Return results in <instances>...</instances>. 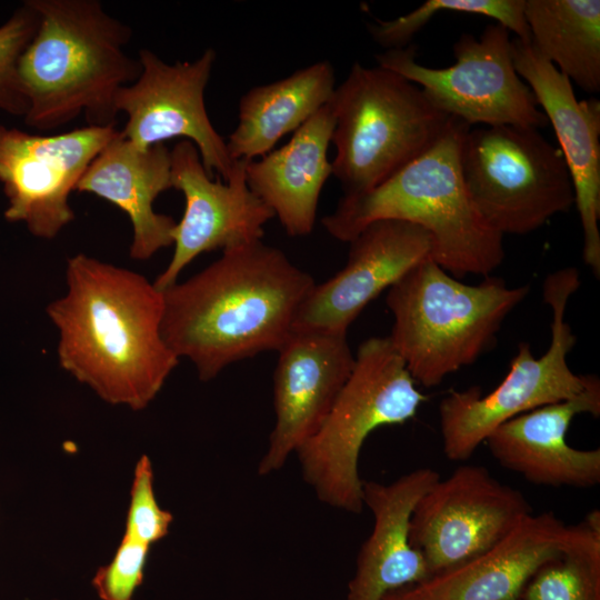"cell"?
Here are the masks:
<instances>
[{
	"label": "cell",
	"mask_w": 600,
	"mask_h": 600,
	"mask_svg": "<svg viewBox=\"0 0 600 600\" xmlns=\"http://www.w3.org/2000/svg\"><path fill=\"white\" fill-rule=\"evenodd\" d=\"M66 281L47 308L60 367L111 404L146 408L179 362L162 334V291L83 253L68 259Z\"/></svg>",
	"instance_id": "cell-1"
},
{
	"label": "cell",
	"mask_w": 600,
	"mask_h": 600,
	"mask_svg": "<svg viewBox=\"0 0 600 600\" xmlns=\"http://www.w3.org/2000/svg\"><path fill=\"white\" fill-rule=\"evenodd\" d=\"M313 278L262 240L222 251L183 282L162 291V334L200 380L229 364L282 346Z\"/></svg>",
	"instance_id": "cell-2"
},
{
	"label": "cell",
	"mask_w": 600,
	"mask_h": 600,
	"mask_svg": "<svg viewBox=\"0 0 600 600\" xmlns=\"http://www.w3.org/2000/svg\"><path fill=\"white\" fill-rule=\"evenodd\" d=\"M39 24L19 62L29 128L53 130L83 114L87 126H116L119 90L141 72L129 57V26L98 0H29Z\"/></svg>",
	"instance_id": "cell-3"
},
{
	"label": "cell",
	"mask_w": 600,
	"mask_h": 600,
	"mask_svg": "<svg viewBox=\"0 0 600 600\" xmlns=\"http://www.w3.org/2000/svg\"><path fill=\"white\" fill-rule=\"evenodd\" d=\"M469 128L453 118L429 150L383 183L343 196L322 218L326 231L349 242L373 221H407L431 234V259L451 276L488 277L503 261V236L481 217L463 183L460 146Z\"/></svg>",
	"instance_id": "cell-4"
},
{
	"label": "cell",
	"mask_w": 600,
	"mask_h": 600,
	"mask_svg": "<svg viewBox=\"0 0 600 600\" xmlns=\"http://www.w3.org/2000/svg\"><path fill=\"white\" fill-rule=\"evenodd\" d=\"M528 292L529 286L511 288L490 276L466 284L430 258L389 289L386 302L394 321L388 338L414 382L434 387L493 344Z\"/></svg>",
	"instance_id": "cell-5"
},
{
	"label": "cell",
	"mask_w": 600,
	"mask_h": 600,
	"mask_svg": "<svg viewBox=\"0 0 600 600\" xmlns=\"http://www.w3.org/2000/svg\"><path fill=\"white\" fill-rule=\"evenodd\" d=\"M330 104L336 147L332 174L343 196L383 183L429 150L453 119L434 108L413 82L359 62L336 87Z\"/></svg>",
	"instance_id": "cell-6"
},
{
	"label": "cell",
	"mask_w": 600,
	"mask_h": 600,
	"mask_svg": "<svg viewBox=\"0 0 600 600\" xmlns=\"http://www.w3.org/2000/svg\"><path fill=\"white\" fill-rule=\"evenodd\" d=\"M426 399L388 337L363 341L324 421L294 452L318 499L360 513L363 480L358 463L366 439L380 427L406 423Z\"/></svg>",
	"instance_id": "cell-7"
},
{
	"label": "cell",
	"mask_w": 600,
	"mask_h": 600,
	"mask_svg": "<svg viewBox=\"0 0 600 600\" xmlns=\"http://www.w3.org/2000/svg\"><path fill=\"white\" fill-rule=\"evenodd\" d=\"M460 169L471 202L502 236L532 232L574 204L559 148L534 128H469L461 140Z\"/></svg>",
	"instance_id": "cell-8"
},
{
	"label": "cell",
	"mask_w": 600,
	"mask_h": 600,
	"mask_svg": "<svg viewBox=\"0 0 600 600\" xmlns=\"http://www.w3.org/2000/svg\"><path fill=\"white\" fill-rule=\"evenodd\" d=\"M579 271L566 268L550 273L543 282V301L552 310L551 341L536 358L529 343L521 342L508 374L492 391L480 388L451 391L439 406L444 456L452 461L468 460L489 434L503 422L536 408L579 394L587 376L576 374L567 357L577 338L564 320L570 297L579 289Z\"/></svg>",
	"instance_id": "cell-9"
},
{
	"label": "cell",
	"mask_w": 600,
	"mask_h": 600,
	"mask_svg": "<svg viewBox=\"0 0 600 600\" xmlns=\"http://www.w3.org/2000/svg\"><path fill=\"white\" fill-rule=\"evenodd\" d=\"M511 40L507 28L490 23L479 38L460 36L453 44L456 63L447 68L420 64L413 46L386 50L376 60L417 84L439 111L470 127H546V114L514 68Z\"/></svg>",
	"instance_id": "cell-10"
},
{
	"label": "cell",
	"mask_w": 600,
	"mask_h": 600,
	"mask_svg": "<svg viewBox=\"0 0 600 600\" xmlns=\"http://www.w3.org/2000/svg\"><path fill=\"white\" fill-rule=\"evenodd\" d=\"M531 513L519 490L482 466L462 464L440 478L416 504L410 543L432 577L489 549Z\"/></svg>",
	"instance_id": "cell-11"
},
{
	"label": "cell",
	"mask_w": 600,
	"mask_h": 600,
	"mask_svg": "<svg viewBox=\"0 0 600 600\" xmlns=\"http://www.w3.org/2000/svg\"><path fill=\"white\" fill-rule=\"evenodd\" d=\"M116 126H86L40 136L0 124V183L4 218L53 239L74 220L69 197L91 161L118 133Z\"/></svg>",
	"instance_id": "cell-12"
},
{
	"label": "cell",
	"mask_w": 600,
	"mask_h": 600,
	"mask_svg": "<svg viewBox=\"0 0 600 600\" xmlns=\"http://www.w3.org/2000/svg\"><path fill=\"white\" fill-rule=\"evenodd\" d=\"M139 78L116 98L127 116L122 134L141 149L173 138L191 141L207 172L227 181L234 166L226 139L216 130L204 104V90L216 61L208 48L193 61L167 63L154 52L139 50Z\"/></svg>",
	"instance_id": "cell-13"
},
{
	"label": "cell",
	"mask_w": 600,
	"mask_h": 600,
	"mask_svg": "<svg viewBox=\"0 0 600 600\" xmlns=\"http://www.w3.org/2000/svg\"><path fill=\"white\" fill-rule=\"evenodd\" d=\"M171 154L172 188L182 192L186 207L173 230V254L153 281L163 291L199 254L262 240L273 212L251 191L246 160H237L227 181H213L189 140L176 143Z\"/></svg>",
	"instance_id": "cell-14"
},
{
	"label": "cell",
	"mask_w": 600,
	"mask_h": 600,
	"mask_svg": "<svg viewBox=\"0 0 600 600\" xmlns=\"http://www.w3.org/2000/svg\"><path fill=\"white\" fill-rule=\"evenodd\" d=\"M273 374L276 423L258 466L260 476L281 469L322 424L351 374L347 333L291 330L278 350Z\"/></svg>",
	"instance_id": "cell-15"
},
{
	"label": "cell",
	"mask_w": 600,
	"mask_h": 600,
	"mask_svg": "<svg viewBox=\"0 0 600 600\" xmlns=\"http://www.w3.org/2000/svg\"><path fill=\"white\" fill-rule=\"evenodd\" d=\"M349 242L346 266L313 286L297 312L293 330L347 333L368 303L432 253L427 230L393 219L369 223Z\"/></svg>",
	"instance_id": "cell-16"
},
{
	"label": "cell",
	"mask_w": 600,
	"mask_h": 600,
	"mask_svg": "<svg viewBox=\"0 0 600 600\" xmlns=\"http://www.w3.org/2000/svg\"><path fill=\"white\" fill-rule=\"evenodd\" d=\"M514 68L551 123L570 172L583 230V261L600 276V102L578 100L571 81L531 44L511 40Z\"/></svg>",
	"instance_id": "cell-17"
},
{
	"label": "cell",
	"mask_w": 600,
	"mask_h": 600,
	"mask_svg": "<svg viewBox=\"0 0 600 600\" xmlns=\"http://www.w3.org/2000/svg\"><path fill=\"white\" fill-rule=\"evenodd\" d=\"M600 416V380L587 374L573 398L519 414L486 439L493 458L527 481L551 487L591 488L600 482V449H577L566 440L577 414Z\"/></svg>",
	"instance_id": "cell-18"
},
{
	"label": "cell",
	"mask_w": 600,
	"mask_h": 600,
	"mask_svg": "<svg viewBox=\"0 0 600 600\" xmlns=\"http://www.w3.org/2000/svg\"><path fill=\"white\" fill-rule=\"evenodd\" d=\"M440 479L432 468L414 469L391 483L362 481V503L373 516L347 600H380L386 593L428 580L422 554L410 543V519L420 498Z\"/></svg>",
	"instance_id": "cell-19"
},
{
	"label": "cell",
	"mask_w": 600,
	"mask_h": 600,
	"mask_svg": "<svg viewBox=\"0 0 600 600\" xmlns=\"http://www.w3.org/2000/svg\"><path fill=\"white\" fill-rule=\"evenodd\" d=\"M568 532L553 512L531 513L469 561L404 588L417 600H518L534 573L562 551Z\"/></svg>",
	"instance_id": "cell-20"
},
{
	"label": "cell",
	"mask_w": 600,
	"mask_h": 600,
	"mask_svg": "<svg viewBox=\"0 0 600 600\" xmlns=\"http://www.w3.org/2000/svg\"><path fill=\"white\" fill-rule=\"evenodd\" d=\"M171 188V154L164 143L141 149L119 130L88 166L76 191L96 194L126 212L133 230L129 254L147 260L173 243L177 222L153 209L158 196Z\"/></svg>",
	"instance_id": "cell-21"
},
{
	"label": "cell",
	"mask_w": 600,
	"mask_h": 600,
	"mask_svg": "<svg viewBox=\"0 0 600 600\" xmlns=\"http://www.w3.org/2000/svg\"><path fill=\"white\" fill-rule=\"evenodd\" d=\"M334 128L330 102L281 148L246 160L251 191L273 212L290 237L312 232L321 190L332 174L328 149Z\"/></svg>",
	"instance_id": "cell-22"
},
{
	"label": "cell",
	"mask_w": 600,
	"mask_h": 600,
	"mask_svg": "<svg viewBox=\"0 0 600 600\" xmlns=\"http://www.w3.org/2000/svg\"><path fill=\"white\" fill-rule=\"evenodd\" d=\"M332 64L318 61L280 80L254 86L238 106V123L226 139L232 160H253L273 150L330 102L336 90Z\"/></svg>",
	"instance_id": "cell-23"
},
{
	"label": "cell",
	"mask_w": 600,
	"mask_h": 600,
	"mask_svg": "<svg viewBox=\"0 0 600 600\" xmlns=\"http://www.w3.org/2000/svg\"><path fill=\"white\" fill-rule=\"evenodd\" d=\"M534 49L582 90L600 91V1L526 0Z\"/></svg>",
	"instance_id": "cell-24"
},
{
	"label": "cell",
	"mask_w": 600,
	"mask_h": 600,
	"mask_svg": "<svg viewBox=\"0 0 600 600\" xmlns=\"http://www.w3.org/2000/svg\"><path fill=\"white\" fill-rule=\"evenodd\" d=\"M522 600H600V512L569 526L562 551L530 579Z\"/></svg>",
	"instance_id": "cell-25"
},
{
	"label": "cell",
	"mask_w": 600,
	"mask_h": 600,
	"mask_svg": "<svg viewBox=\"0 0 600 600\" xmlns=\"http://www.w3.org/2000/svg\"><path fill=\"white\" fill-rule=\"evenodd\" d=\"M526 0H428L413 11L392 20H377L369 24L372 39L387 50L409 46L413 36L438 12L449 11L491 18L516 33V38L530 42L524 17Z\"/></svg>",
	"instance_id": "cell-26"
},
{
	"label": "cell",
	"mask_w": 600,
	"mask_h": 600,
	"mask_svg": "<svg viewBox=\"0 0 600 600\" xmlns=\"http://www.w3.org/2000/svg\"><path fill=\"white\" fill-rule=\"evenodd\" d=\"M39 24V16L29 0L17 8L0 26V111L24 117L28 100L24 94L19 62Z\"/></svg>",
	"instance_id": "cell-27"
},
{
	"label": "cell",
	"mask_w": 600,
	"mask_h": 600,
	"mask_svg": "<svg viewBox=\"0 0 600 600\" xmlns=\"http://www.w3.org/2000/svg\"><path fill=\"white\" fill-rule=\"evenodd\" d=\"M172 520L156 499L151 461L143 454L134 468L123 536L151 547L168 534Z\"/></svg>",
	"instance_id": "cell-28"
},
{
	"label": "cell",
	"mask_w": 600,
	"mask_h": 600,
	"mask_svg": "<svg viewBox=\"0 0 600 600\" xmlns=\"http://www.w3.org/2000/svg\"><path fill=\"white\" fill-rule=\"evenodd\" d=\"M150 546L122 536L111 561L100 567L92 586L101 600H131L142 583Z\"/></svg>",
	"instance_id": "cell-29"
},
{
	"label": "cell",
	"mask_w": 600,
	"mask_h": 600,
	"mask_svg": "<svg viewBox=\"0 0 600 600\" xmlns=\"http://www.w3.org/2000/svg\"><path fill=\"white\" fill-rule=\"evenodd\" d=\"M380 600H417L412 598L406 590V588H400L393 591L386 593Z\"/></svg>",
	"instance_id": "cell-30"
},
{
	"label": "cell",
	"mask_w": 600,
	"mask_h": 600,
	"mask_svg": "<svg viewBox=\"0 0 600 600\" xmlns=\"http://www.w3.org/2000/svg\"><path fill=\"white\" fill-rule=\"evenodd\" d=\"M518 600H522V599L520 598V599H518Z\"/></svg>",
	"instance_id": "cell-31"
}]
</instances>
